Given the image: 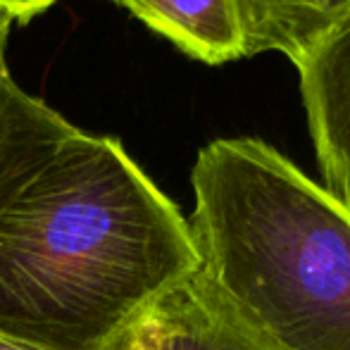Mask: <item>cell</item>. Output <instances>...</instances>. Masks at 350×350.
Returning a JSON list of instances; mask_svg holds the SVG:
<instances>
[{"mask_svg":"<svg viewBox=\"0 0 350 350\" xmlns=\"http://www.w3.org/2000/svg\"><path fill=\"white\" fill-rule=\"evenodd\" d=\"M198 272L189 219L112 136L79 129L0 203V334L98 350Z\"/></svg>","mask_w":350,"mask_h":350,"instance_id":"6da1fadb","label":"cell"},{"mask_svg":"<svg viewBox=\"0 0 350 350\" xmlns=\"http://www.w3.org/2000/svg\"><path fill=\"white\" fill-rule=\"evenodd\" d=\"M212 293L272 350H350V208L274 146L217 139L191 170Z\"/></svg>","mask_w":350,"mask_h":350,"instance_id":"7a4b0ae2","label":"cell"},{"mask_svg":"<svg viewBox=\"0 0 350 350\" xmlns=\"http://www.w3.org/2000/svg\"><path fill=\"white\" fill-rule=\"evenodd\" d=\"M291 65L324 189L350 208V5L336 14Z\"/></svg>","mask_w":350,"mask_h":350,"instance_id":"3957f363","label":"cell"},{"mask_svg":"<svg viewBox=\"0 0 350 350\" xmlns=\"http://www.w3.org/2000/svg\"><path fill=\"white\" fill-rule=\"evenodd\" d=\"M98 350H272L193 272L167 288Z\"/></svg>","mask_w":350,"mask_h":350,"instance_id":"277c9868","label":"cell"},{"mask_svg":"<svg viewBox=\"0 0 350 350\" xmlns=\"http://www.w3.org/2000/svg\"><path fill=\"white\" fill-rule=\"evenodd\" d=\"M12 24V14L0 8V203L79 131L12 79L8 67Z\"/></svg>","mask_w":350,"mask_h":350,"instance_id":"5b68a950","label":"cell"},{"mask_svg":"<svg viewBox=\"0 0 350 350\" xmlns=\"http://www.w3.org/2000/svg\"><path fill=\"white\" fill-rule=\"evenodd\" d=\"M157 36L205 65L245 57L234 0H117Z\"/></svg>","mask_w":350,"mask_h":350,"instance_id":"8992f818","label":"cell"},{"mask_svg":"<svg viewBox=\"0 0 350 350\" xmlns=\"http://www.w3.org/2000/svg\"><path fill=\"white\" fill-rule=\"evenodd\" d=\"M245 57L279 53L291 62L350 0H234Z\"/></svg>","mask_w":350,"mask_h":350,"instance_id":"52a82bcc","label":"cell"},{"mask_svg":"<svg viewBox=\"0 0 350 350\" xmlns=\"http://www.w3.org/2000/svg\"><path fill=\"white\" fill-rule=\"evenodd\" d=\"M55 0H0V8L12 14L14 22H29L36 14H43Z\"/></svg>","mask_w":350,"mask_h":350,"instance_id":"ba28073f","label":"cell"},{"mask_svg":"<svg viewBox=\"0 0 350 350\" xmlns=\"http://www.w3.org/2000/svg\"><path fill=\"white\" fill-rule=\"evenodd\" d=\"M0 350H51L43 346H33V343H27L22 338L8 336V334H0Z\"/></svg>","mask_w":350,"mask_h":350,"instance_id":"9c48e42d","label":"cell"},{"mask_svg":"<svg viewBox=\"0 0 350 350\" xmlns=\"http://www.w3.org/2000/svg\"><path fill=\"white\" fill-rule=\"evenodd\" d=\"M115 3H117V0H115Z\"/></svg>","mask_w":350,"mask_h":350,"instance_id":"30bf717a","label":"cell"}]
</instances>
